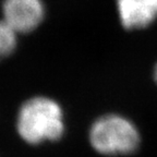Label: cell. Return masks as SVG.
Listing matches in <instances>:
<instances>
[{"instance_id": "obj_4", "label": "cell", "mask_w": 157, "mask_h": 157, "mask_svg": "<svg viewBox=\"0 0 157 157\" xmlns=\"http://www.w3.org/2000/svg\"><path fill=\"white\" fill-rule=\"evenodd\" d=\"M117 10L127 29H144L157 20V0H117Z\"/></svg>"}, {"instance_id": "obj_6", "label": "cell", "mask_w": 157, "mask_h": 157, "mask_svg": "<svg viewBox=\"0 0 157 157\" xmlns=\"http://www.w3.org/2000/svg\"><path fill=\"white\" fill-rule=\"evenodd\" d=\"M154 78H155V81H156V83H157V64H156V67H155V69H154Z\"/></svg>"}, {"instance_id": "obj_1", "label": "cell", "mask_w": 157, "mask_h": 157, "mask_svg": "<svg viewBox=\"0 0 157 157\" xmlns=\"http://www.w3.org/2000/svg\"><path fill=\"white\" fill-rule=\"evenodd\" d=\"M17 131L23 141L32 145L58 141L64 133L61 106L46 96L29 98L17 111Z\"/></svg>"}, {"instance_id": "obj_2", "label": "cell", "mask_w": 157, "mask_h": 157, "mask_svg": "<svg viewBox=\"0 0 157 157\" xmlns=\"http://www.w3.org/2000/svg\"><path fill=\"white\" fill-rule=\"evenodd\" d=\"M90 144L104 156H125L139 148L141 135L136 125L118 113H108L96 119L88 131Z\"/></svg>"}, {"instance_id": "obj_3", "label": "cell", "mask_w": 157, "mask_h": 157, "mask_svg": "<svg viewBox=\"0 0 157 157\" xmlns=\"http://www.w3.org/2000/svg\"><path fill=\"white\" fill-rule=\"evenodd\" d=\"M3 21L15 33L32 32L45 17L42 0H3Z\"/></svg>"}, {"instance_id": "obj_5", "label": "cell", "mask_w": 157, "mask_h": 157, "mask_svg": "<svg viewBox=\"0 0 157 157\" xmlns=\"http://www.w3.org/2000/svg\"><path fill=\"white\" fill-rule=\"evenodd\" d=\"M17 33L5 21H0V61L14 52Z\"/></svg>"}]
</instances>
